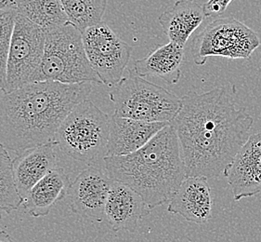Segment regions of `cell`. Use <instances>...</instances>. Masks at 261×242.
Instances as JSON below:
<instances>
[{
  "label": "cell",
  "instance_id": "cell-1",
  "mask_svg": "<svg viewBox=\"0 0 261 242\" xmlns=\"http://www.w3.org/2000/svg\"><path fill=\"white\" fill-rule=\"evenodd\" d=\"M178 134L186 177H218L250 136L253 117L238 108L226 87L189 91L171 122Z\"/></svg>",
  "mask_w": 261,
  "mask_h": 242
},
{
  "label": "cell",
  "instance_id": "cell-2",
  "mask_svg": "<svg viewBox=\"0 0 261 242\" xmlns=\"http://www.w3.org/2000/svg\"><path fill=\"white\" fill-rule=\"evenodd\" d=\"M92 83L38 81L0 90V144L17 155L55 141L70 112L92 92Z\"/></svg>",
  "mask_w": 261,
  "mask_h": 242
},
{
  "label": "cell",
  "instance_id": "cell-3",
  "mask_svg": "<svg viewBox=\"0 0 261 242\" xmlns=\"http://www.w3.org/2000/svg\"><path fill=\"white\" fill-rule=\"evenodd\" d=\"M111 178L135 190L151 210L172 199L186 178L178 134L169 122L136 152L105 157Z\"/></svg>",
  "mask_w": 261,
  "mask_h": 242
},
{
  "label": "cell",
  "instance_id": "cell-4",
  "mask_svg": "<svg viewBox=\"0 0 261 242\" xmlns=\"http://www.w3.org/2000/svg\"><path fill=\"white\" fill-rule=\"evenodd\" d=\"M102 84L89 63L82 32L71 22L46 31L44 56L34 82Z\"/></svg>",
  "mask_w": 261,
  "mask_h": 242
},
{
  "label": "cell",
  "instance_id": "cell-5",
  "mask_svg": "<svg viewBox=\"0 0 261 242\" xmlns=\"http://www.w3.org/2000/svg\"><path fill=\"white\" fill-rule=\"evenodd\" d=\"M110 117L89 99L70 112L55 137L59 149L74 160L94 163L107 157Z\"/></svg>",
  "mask_w": 261,
  "mask_h": 242
},
{
  "label": "cell",
  "instance_id": "cell-6",
  "mask_svg": "<svg viewBox=\"0 0 261 242\" xmlns=\"http://www.w3.org/2000/svg\"><path fill=\"white\" fill-rule=\"evenodd\" d=\"M110 100L116 116L146 122H172L180 108V98L161 86L128 70L113 87Z\"/></svg>",
  "mask_w": 261,
  "mask_h": 242
},
{
  "label": "cell",
  "instance_id": "cell-7",
  "mask_svg": "<svg viewBox=\"0 0 261 242\" xmlns=\"http://www.w3.org/2000/svg\"><path fill=\"white\" fill-rule=\"evenodd\" d=\"M260 45L255 32L232 17H223L210 22L193 39L194 63L204 65L209 57L249 59Z\"/></svg>",
  "mask_w": 261,
  "mask_h": 242
},
{
  "label": "cell",
  "instance_id": "cell-8",
  "mask_svg": "<svg viewBox=\"0 0 261 242\" xmlns=\"http://www.w3.org/2000/svg\"><path fill=\"white\" fill-rule=\"evenodd\" d=\"M46 31L17 12L7 63L4 92L34 82L44 56Z\"/></svg>",
  "mask_w": 261,
  "mask_h": 242
},
{
  "label": "cell",
  "instance_id": "cell-9",
  "mask_svg": "<svg viewBox=\"0 0 261 242\" xmlns=\"http://www.w3.org/2000/svg\"><path fill=\"white\" fill-rule=\"evenodd\" d=\"M82 38L89 63L102 84L115 86L124 78L132 47L105 21L84 30Z\"/></svg>",
  "mask_w": 261,
  "mask_h": 242
},
{
  "label": "cell",
  "instance_id": "cell-10",
  "mask_svg": "<svg viewBox=\"0 0 261 242\" xmlns=\"http://www.w3.org/2000/svg\"><path fill=\"white\" fill-rule=\"evenodd\" d=\"M114 180L106 168L90 165L72 182L68 192L69 206L75 214L98 223L105 220L107 197Z\"/></svg>",
  "mask_w": 261,
  "mask_h": 242
},
{
  "label": "cell",
  "instance_id": "cell-11",
  "mask_svg": "<svg viewBox=\"0 0 261 242\" xmlns=\"http://www.w3.org/2000/svg\"><path fill=\"white\" fill-rule=\"evenodd\" d=\"M223 174L235 201L260 193L261 132L249 136Z\"/></svg>",
  "mask_w": 261,
  "mask_h": 242
},
{
  "label": "cell",
  "instance_id": "cell-12",
  "mask_svg": "<svg viewBox=\"0 0 261 242\" xmlns=\"http://www.w3.org/2000/svg\"><path fill=\"white\" fill-rule=\"evenodd\" d=\"M151 211L135 190L126 184L113 182L105 208V221L111 229L133 232Z\"/></svg>",
  "mask_w": 261,
  "mask_h": 242
},
{
  "label": "cell",
  "instance_id": "cell-13",
  "mask_svg": "<svg viewBox=\"0 0 261 242\" xmlns=\"http://www.w3.org/2000/svg\"><path fill=\"white\" fill-rule=\"evenodd\" d=\"M212 211L211 189L205 176L186 177L167 207L169 213L180 215L189 223L197 225L207 223Z\"/></svg>",
  "mask_w": 261,
  "mask_h": 242
},
{
  "label": "cell",
  "instance_id": "cell-14",
  "mask_svg": "<svg viewBox=\"0 0 261 242\" xmlns=\"http://www.w3.org/2000/svg\"><path fill=\"white\" fill-rule=\"evenodd\" d=\"M167 122H146L116 116L110 117L107 157L136 152L149 142Z\"/></svg>",
  "mask_w": 261,
  "mask_h": 242
},
{
  "label": "cell",
  "instance_id": "cell-15",
  "mask_svg": "<svg viewBox=\"0 0 261 242\" xmlns=\"http://www.w3.org/2000/svg\"><path fill=\"white\" fill-rule=\"evenodd\" d=\"M58 148L57 142L53 141L29 148L12 159L16 186L22 200L35 184L58 167Z\"/></svg>",
  "mask_w": 261,
  "mask_h": 242
},
{
  "label": "cell",
  "instance_id": "cell-16",
  "mask_svg": "<svg viewBox=\"0 0 261 242\" xmlns=\"http://www.w3.org/2000/svg\"><path fill=\"white\" fill-rule=\"evenodd\" d=\"M71 184L65 170L56 167L27 193L22 206L32 217L47 216L59 201L68 196Z\"/></svg>",
  "mask_w": 261,
  "mask_h": 242
},
{
  "label": "cell",
  "instance_id": "cell-17",
  "mask_svg": "<svg viewBox=\"0 0 261 242\" xmlns=\"http://www.w3.org/2000/svg\"><path fill=\"white\" fill-rule=\"evenodd\" d=\"M204 18L203 6L196 0H178L171 10L158 17V21L169 41L184 47Z\"/></svg>",
  "mask_w": 261,
  "mask_h": 242
},
{
  "label": "cell",
  "instance_id": "cell-18",
  "mask_svg": "<svg viewBox=\"0 0 261 242\" xmlns=\"http://www.w3.org/2000/svg\"><path fill=\"white\" fill-rule=\"evenodd\" d=\"M183 57L184 47L169 41L137 60L133 69L142 78L154 77L163 79L167 84H177L181 76Z\"/></svg>",
  "mask_w": 261,
  "mask_h": 242
},
{
  "label": "cell",
  "instance_id": "cell-19",
  "mask_svg": "<svg viewBox=\"0 0 261 242\" xmlns=\"http://www.w3.org/2000/svg\"><path fill=\"white\" fill-rule=\"evenodd\" d=\"M17 12L45 31L69 21L61 0H19Z\"/></svg>",
  "mask_w": 261,
  "mask_h": 242
},
{
  "label": "cell",
  "instance_id": "cell-20",
  "mask_svg": "<svg viewBox=\"0 0 261 242\" xmlns=\"http://www.w3.org/2000/svg\"><path fill=\"white\" fill-rule=\"evenodd\" d=\"M63 9L73 23L83 32L87 28L102 21L107 0H61Z\"/></svg>",
  "mask_w": 261,
  "mask_h": 242
},
{
  "label": "cell",
  "instance_id": "cell-21",
  "mask_svg": "<svg viewBox=\"0 0 261 242\" xmlns=\"http://www.w3.org/2000/svg\"><path fill=\"white\" fill-rule=\"evenodd\" d=\"M22 202L16 186L12 159L8 149L0 144V210L11 213L17 211Z\"/></svg>",
  "mask_w": 261,
  "mask_h": 242
},
{
  "label": "cell",
  "instance_id": "cell-22",
  "mask_svg": "<svg viewBox=\"0 0 261 242\" xmlns=\"http://www.w3.org/2000/svg\"><path fill=\"white\" fill-rule=\"evenodd\" d=\"M17 11H0V90H5L7 63Z\"/></svg>",
  "mask_w": 261,
  "mask_h": 242
},
{
  "label": "cell",
  "instance_id": "cell-23",
  "mask_svg": "<svg viewBox=\"0 0 261 242\" xmlns=\"http://www.w3.org/2000/svg\"><path fill=\"white\" fill-rule=\"evenodd\" d=\"M232 0H208L203 6L205 17L221 15L228 9Z\"/></svg>",
  "mask_w": 261,
  "mask_h": 242
},
{
  "label": "cell",
  "instance_id": "cell-24",
  "mask_svg": "<svg viewBox=\"0 0 261 242\" xmlns=\"http://www.w3.org/2000/svg\"><path fill=\"white\" fill-rule=\"evenodd\" d=\"M19 0H0V11H17Z\"/></svg>",
  "mask_w": 261,
  "mask_h": 242
},
{
  "label": "cell",
  "instance_id": "cell-25",
  "mask_svg": "<svg viewBox=\"0 0 261 242\" xmlns=\"http://www.w3.org/2000/svg\"><path fill=\"white\" fill-rule=\"evenodd\" d=\"M0 242H15L13 238L4 230L0 231Z\"/></svg>",
  "mask_w": 261,
  "mask_h": 242
},
{
  "label": "cell",
  "instance_id": "cell-26",
  "mask_svg": "<svg viewBox=\"0 0 261 242\" xmlns=\"http://www.w3.org/2000/svg\"><path fill=\"white\" fill-rule=\"evenodd\" d=\"M2 212H3V211H1V210H0V220L2 219Z\"/></svg>",
  "mask_w": 261,
  "mask_h": 242
}]
</instances>
